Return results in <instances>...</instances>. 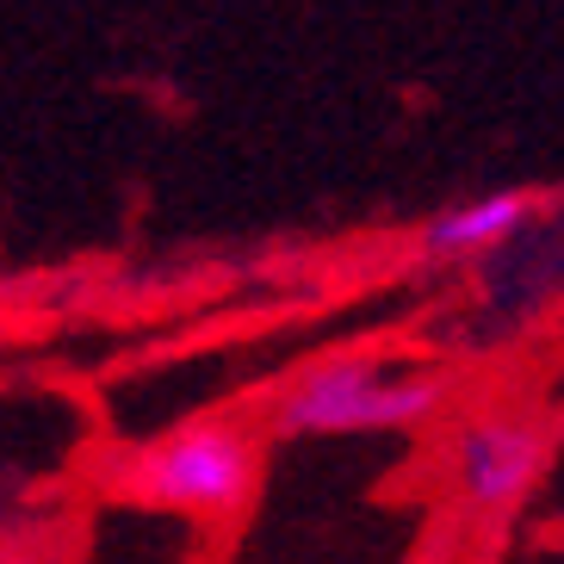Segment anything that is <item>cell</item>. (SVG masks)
<instances>
[{
  "label": "cell",
  "mask_w": 564,
  "mask_h": 564,
  "mask_svg": "<svg viewBox=\"0 0 564 564\" xmlns=\"http://www.w3.org/2000/svg\"><path fill=\"white\" fill-rule=\"evenodd\" d=\"M528 224H533V193L502 186V193H478V199L447 205V212L422 230V242H429V254H441V261H471V254L509 249Z\"/></svg>",
  "instance_id": "cell-4"
},
{
  "label": "cell",
  "mask_w": 564,
  "mask_h": 564,
  "mask_svg": "<svg viewBox=\"0 0 564 564\" xmlns=\"http://www.w3.org/2000/svg\"><path fill=\"white\" fill-rule=\"evenodd\" d=\"M261 484V441L242 422H186L150 453H137L131 490L181 521H230Z\"/></svg>",
  "instance_id": "cell-2"
},
{
  "label": "cell",
  "mask_w": 564,
  "mask_h": 564,
  "mask_svg": "<svg viewBox=\"0 0 564 564\" xmlns=\"http://www.w3.org/2000/svg\"><path fill=\"white\" fill-rule=\"evenodd\" d=\"M546 465H552V434L521 410H497V415L465 422L447 453L453 490H459L465 509H478V514L521 509L540 490Z\"/></svg>",
  "instance_id": "cell-3"
},
{
  "label": "cell",
  "mask_w": 564,
  "mask_h": 564,
  "mask_svg": "<svg viewBox=\"0 0 564 564\" xmlns=\"http://www.w3.org/2000/svg\"><path fill=\"white\" fill-rule=\"evenodd\" d=\"M441 410V379L415 360H379V354H335L304 366L280 391L273 422L299 441H335V434H403Z\"/></svg>",
  "instance_id": "cell-1"
}]
</instances>
